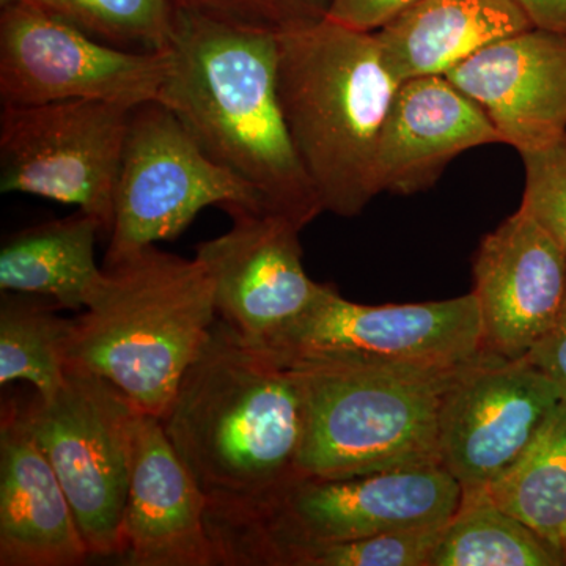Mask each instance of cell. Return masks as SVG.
Returning a JSON list of instances; mask_svg holds the SVG:
<instances>
[{
	"label": "cell",
	"instance_id": "6da1fadb",
	"mask_svg": "<svg viewBox=\"0 0 566 566\" xmlns=\"http://www.w3.org/2000/svg\"><path fill=\"white\" fill-rule=\"evenodd\" d=\"M158 102L200 148L304 229L323 212L279 99L277 29L175 11Z\"/></svg>",
	"mask_w": 566,
	"mask_h": 566
},
{
	"label": "cell",
	"instance_id": "7a4b0ae2",
	"mask_svg": "<svg viewBox=\"0 0 566 566\" xmlns=\"http://www.w3.org/2000/svg\"><path fill=\"white\" fill-rule=\"evenodd\" d=\"M161 422L208 509L255 504L304 476L300 379L219 316Z\"/></svg>",
	"mask_w": 566,
	"mask_h": 566
},
{
	"label": "cell",
	"instance_id": "3957f363",
	"mask_svg": "<svg viewBox=\"0 0 566 566\" xmlns=\"http://www.w3.org/2000/svg\"><path fill=\"white\" fill-rule=\"evenodd\" d=\"M279 99L323 212L354 218L379 193L376 153L398 82L375 32L323 18L282 24Z\"/></svg>",
	"mask_w": 566,
	"mask_h": 566
},
{
	"label": "cell",
	"instance_id": "277c9868",
	"mask_svg": "<svg viewBox=\"0 0 566 566\" xmlns=\"http://www.w3.org/2000/svg\"><path fill=\"white\" fill-rule=\"evenodd\" d=\"M216 319L202 263L148 245L104 266L91 304L71 319L66 365L106 379L161 419Z\"/></svg>",
	"mask_w": 566,
	"mask_h": 566
},
{
	"label": "cell",
	"instance_id": "5b68a950",
	"mask_svg": "<svg viewBox=\"0 0 566 566\" xmlns=\"http://www.w3.org/2000/svg\"><path fill=\"white\" fill-rule=\"evenodd\" d=\"M463 488L441 464L352 479L301 476L263 501L207 510L218 565L292 566L308 547L452 520Z\"/></svg>",
	"mask_w": 566,
	"mask_h": 566
},
{
	"label": "cell",
	"instance_id": "8992f818",
	"mask_svg": "<svg viewBox=\"0 0 566 566\" xmlns=\"http://www.w3.org/2000/svg\"><path fill=\"white\" fill-rule=\"evenodd\" d=\"M282 360L303 390L304 475L352 479L441 464L442 398L465 365L424 370L334 357Z\"/></svg>",
	"mask_w": 566,
	"mask_h": 566
},
{
	"label": "cell",
	"instance_id": "52a82bcc",
	"mask_svg": "<svg viewBox=\"0 0 566 566\" xmlns=\"http://www.w3.org/2000/svg\"><path fill=\"white\" fill-rule=\"evenodd\" d=\"M20 406L22 422L48 458L92 556L120 554L134 433L139 409L106 379L66 368L50 398Z\"/></svg>",
	"mask_w": 566,
	"mask_h": 566
},
{
	"label": "cell",
	"instance_id": "ba28073f",
	"mask_svg": "<svg viewBox=\"0 0 566 566\" xmlns=\"http://www.w3.org/2000/svg\"><path fill=\"white\" fill-rule=\"evenodd\" d=\"M210 207L264 208L259 193L212 161L163 103L153 99L134 107L104 266L180 237Z\"/></svg>",
	"mask_w": 566,
	"mask_h": 566
},
{
	"label": "cell",
	"instance_id": "9c48e42d",
	"mask_svg": "<svg viewBox=\"0 0 566 566\" xmlns=\"http://www.w3.org/2000/svg\"><path fill=\"white\" fill-rule=\"evenodd\" d=\"M132 111L95 99L2 106L0 191L74 205L109 233Z\"/></svg>",
	"mask_w": 566,
	"mask_h": 566
},
{
	"label": "cell",
	"instance_id": "30bf717a",
	"mask_svg": "<svg viewBox=\"0 0 566 566\" xmlns=\"http://www.w3.org/2000/svg\"><path fill=\"white\" fill-rule=\"evenodd\" d=\"M282 359L334 357L390 367L457 370L486 353L474 293L420 304L352 303L326 285L266 346Z\"/></svg>",
	"mask_w": 566,
	"mask_h": 566
},
{
	"label": "cell",
	"instance_id": "8fae6325",
	"mask_svg": "<svg viewBox=\"0 0 566 566\" xmlns=\"http://www.w3.org/2000/svg\"><path fill=\"white\" fill-rule=\"evenodd\" d=\"M166 65L164 51L123 50L28 3L2 7V106L95 99L134 109L158 99Z\"/></svg>",
	"mask_w": 566,
	"mask_h": 566
},
{
	"label": "cell",
	"instance_id": "7c38bea8",
	"mask_svg": "<svg viewBox=\"0 0 566 566\" xmlns=\"http://www.w3.org/2000/svg\"><path fill=\"white\" fill-rule=\"evenodd\" d=\"M562 400L560 389L526 357L486 352L458 371L442 398L441 464L463 491L488 490L523 455Z\"/></svg>",
	"mask_w": 566,
	"mask_h": 566
},
{
	"label": "cell",
	"instance_id": "4fadbf2b",
	"mask_svg": "<svg viewBox=\"0 0 566 566\" xmlns=\"http://www.w3.org/2000/svg\"><path fill=\"white\" fill-rule=\"evenodd\" d=\"M226 211L232 227L197 245L196 259L210 275L219 318L253 344L268 346L326 285L305 273L297 223L264 208Z\"/></svg>",
	"mask_w": 566,
	"mask_h": 566
},
{
	"label": "cell",
	"instance_id": "5bb4252c",
	"mask_svg": "<svg viewBox=\"0 0 566 566\" xmlns=\"http://www.w3.org/2000/svg\"><path fill=\"white\" fill-rule=\"evenodd\" d=\"M472 274L486 352L523 359L565 303V252L517 210L483 238Z\"/></svg>",
	"mask_w": 566,
	"mask_h": 566
},
{
	"label": "cell",
	"instance_id": "9a60e30c",
	"mask_svg": "<svg viewBox=\"0 0 566 566\" xmlns=\"http://www.w3.org/2000/svg\"><path fill=\"white\" fill-rule=\"evenodd\" d=\"M208 499L167 438L161 419L140 412L120 527L133 566H216Z\"/></svg>",
	"mask_w": 566,
	"mask_h": 566
},
{
	"label": "cell",
	"instance_id": "2e32d148",
	"mask_svg": "<svg viewBox=\"0 0 566 566\" xmlns=\"http://www.w3.org/2000/svg\"><path fill=\"white\" fill-rule=\"evenodd\" d=\"M486 112L502 144L526 153L566 134V35L527 29L446 74Z\"/></svg>",
	"mask_w": 566,
	"mask_h": 566
},
{
	"label": "cell",
	"instance_id": "e0dca14e",
	"mask_svg": "<svg viewBox=\"0 0 566 566\" xmlns=\"http://www.w3.org/2000/svg\"><path fill=\"white\" fill-rule=\"evenodd\" d=\"M502 144L486 112L446 76L398 84L379 137V192L415 196L436 185L461 153Z\"/></svg>",
	"mask_w": 566,
	"mask_h": 566
},
{
	"label": "cell",
	"instance_id": "ac0fdd59",
	"mask_svg": "<svg viewBox=\"0 0 566 566\" xmlns=\"http://www.w3.org/2000/svg\"><path fill=\"white\" fill-rule=\"evenodd\" d=\"M92 557L54 469L3 406L0 423V566H77Z\"/></svg>",
	"mask_w": 566,
	"mask_h": 566
},
{
	"label": "cell",
	"instance_id": "d6986e66",
	"mask_svg": "<svg viewBox=\"0 0 566 566\" xmlns=\"http://www.w3.org/2000/svg\"><path fill=\"white\" fill-rule=\"evenodd\" d=\"M532 28L513 0H417L375 35L400 84L446 76L483 48Z\"/></svg>",
	"mask_w": 566,
	"mask_h": 566
},
{
	"label": "cell",
	"instance_id": "ffe728a7",
	"mask_svg": "<svg viewBox=\"0 0 566 566\" xmlns=\"http://www.w3.org/2000/svg\"><path fill=\"white\" fill-rule=\"evenodd\" d=\"M99 233L103 223L77 210L11 234L0 249V290L84 311L104 279L95 259Z\"/></svg>",
	"mask_w": 566,
	"mask_h": 566
},
{
	"label": "cell",
	"instance_id": "44dd1931",
	"mask_svg": "<svg viewBox=\"0 0 566 566\" xmlns=\"http://www.w3.org/2000/svg\"><path fill=\"white\" fill-rule=\"evenodd\" d=\"M486 491L495 504L560 554L566 535V400L551 412L516 463Z\"/></svg>",
	"mask_w": 566,
	"mask_h": 566
},
{
	"label": "cell",
	"instance_id": "7402d4cb",
	"mask_svg": "<svg viewBox=\"0 0 566 566\" xmlns=\"http://www.w3.org/2000/svg\"><path fill=\"white\" fill-rule=\"evenodd\" d=\"M560 554L486 490L463 491L430 566H562Z\"/></svg>",
	"mask_w": 566,
	"mask_h": 566
},
{
	"label": "cell",
	"instance_id": "603a6c76",
	"mask_svg": "<svg viewBox=\"0 0 566 566\" xmlns=\"http://www.w3.org/2000/svg\"><path fill=\"white\" fill-rule=\"evenodd\" d=\"M71 319L31 294L3 292L0 305V385L25 381L50 398L65 381Z\"/></svg>",
	"mask_w": 566,
	"mask_h": 566
},
{
	"label": "cell",
	"instance_id": "cb8c5ba5",
	"mask_svg": "<svg viewBox=\"0 0 566 566\" xmlns=\"http://www.w3.org/2000/svg\"><path fill=\"white\" fill-rule=\"evenodd\" d=\"M28 3L123 50L161 52L169 46L175 7L169 0H0Z\"/></svg>",
	"mask_w": 566,
	"mask_h": 566
},
{
	"label": "cell",
	"instance_id": "d4e9b609",
	"mask_svg": "<svg viewBox=\"0 0 566 566\" xmlns=\"http://www.w3.org/2000/svg\"><path fill=\"white\" fill-rule=\"evenodd\" d=\"M446 526L401 528L308 547L293 558L292 566H430Z\"/></svg>",
	"mask_w": 566,
	"mask_h": 566
},
{
	"label": "cell",
	"instance_id": "484cf974",
	"mask_svg": "<svg viewBox=\"0 0 566 566\" xmlns=\"http://www.w3.org/2000/svg\"><path fill=\"white\" fill-rule=\"evenodd\" d=\"M526 212L566 255V134L546 147L521 153Z\"/></svg>",
	"mask_w": 566,
	"mask_h": 566
},
{
	"label": "cell",
	"instance_id": "4316f807",
	"mask_svg": "<svg viewBox=\"0 0 566 566\" xmlns=\"http://www.w3.org/2000/svg\"><path fill=\"white\" fill-rule=\"evenodd\" d=\"M178 10L255 28L279 29L281 18L273 0H169Z\"/></svg>",
	"mask_w": 566,
	"mask_h": 566
},
{
	"label": "cell",
	"instance_id": "83f0119b",
	"mask_svg": "<svg viewBox=\"0 0 566 566\" xmlns=\"http://www.w3.org/2000/svg\"><path fill=\"white\" fill-rule=\"evenodd\" d=\"M417 0H329L327 17L363 32H378Z\"/></svg>",
	"mask_w": 566,
	"mask_h": 566
},
{
	"label": "cell",
	"instance_id": "f1b7e54d",
	"mask_svg": "<svg viewBox=\"0 0 566 566\" xmlns=\"http://www.w3.org/2000/svg\"><path fill=\"white\" fill-rule=\"evenodd\" d=\"M526 359L560 389L566 400V297L556 322L536 342Z\"/></svg>",
	"mask_w": 566,
	"mask_h": 566
},
{
	"label": "cell",
	"instance_id": "f546056e",
	"mask_svg": "<svg viewBox=\"0 0 566 566\" xmlns=\"http://www.w3.org/2000/svg\"><path fill=\"white\" fill-rule=\"evenodd\" d=\"M532 25L566 35V0H513Z\"/></svg>",
	"mask_w": 566,
	"mask_h": 566
},
{
	"label": "cell",
	"instance_id": "4dcf8cb0",
	"mask_svg": "<svg viewBox=\"0 0 566 566\" xmlns=\"http://www.w3.org/2000/svg\"><path fill=\"white\" fill-rule=\"evenodd\" d=\"M273 2L281 18V25L323 20L327 17V7H329V0H273Z\"/></svg>",
	"mask_w": 566,
	"mask_h": 566
},
{
	"label": "cell",
	"instance_id": "1f68e13d",
	"mask_svg": "<svg viewBox=\"0 0 566 566\" xmlns=\"http://www.w3.org/2000/svg\"><path fill=\"white\" fill-rule=\"evenodd\" d=\"M560 554H562V560H564V565H566V535H565L564 542H562Z\"/></svg>",
	"mask_w": 566,
	"mask_h": 566
}]
</instances>
